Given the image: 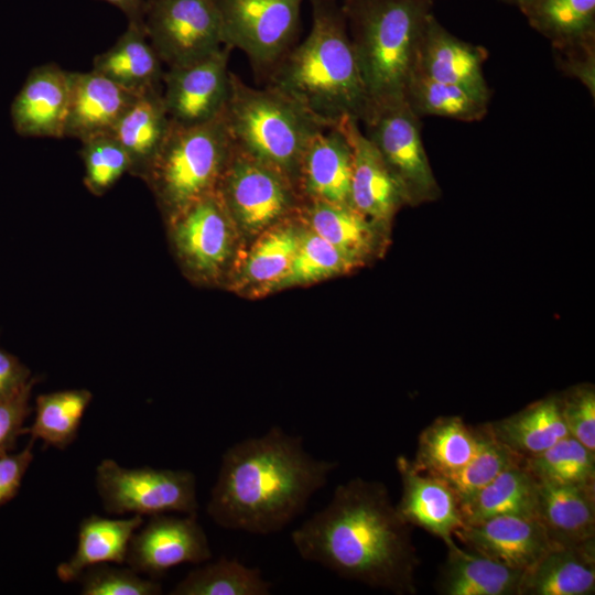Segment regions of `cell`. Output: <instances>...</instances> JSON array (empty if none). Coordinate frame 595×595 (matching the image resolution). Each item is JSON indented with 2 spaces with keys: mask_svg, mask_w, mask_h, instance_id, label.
<instances>
[{
  "mask_svg": "<svg viewBox=\"0 0 595 595\" xmlns=\"http://www.w3.org/2000/svg\"><path fill=\"white\" fill-rule=\"evenodd\" d=\"M118 8L128 18V21H142L145 0H100Z\"/></svg>",
  "mask_w": 595,
  "mask_h": 595,
  "instance_id": "cell-47",
  "label": "cell"
},
{
  "mask_svg": "<svg viewBox=\"0 0 595 595\" xmlns=\"http://www.w3.org/2000/svg\"><path fill=\"white\" fill-rule=\"evenodd\" d=\"M404 99L419 118L437 116L466 122L483 119L489 104L463 87L414 71L409 76Z\"/></svg>",
  "mask_w": 595,
  "mask_h": 595,
  "instance_id": "cell-33",
  "label": "cell"
},
{
  "mask_svg": "<svg viewBox=\"0 0 595 595\" xmlns=\"http://www.w3.org/2000/svg\"><path fill=\"white\" fill-rule=\"evenodd\" d=\"M309 229L335 246L358 266L380 252L388 227L351 206L310 201L304 207Z\"/></svg>",
  "mask_w": 595,
  "mask_h": 595,
  "instance_id": "cell-28",
  "label": "cell"
},
{
  "mask_svg": "<svg viewBox=\"0 0 595 595\" xmlns=\"http://www.w3.org/2000/svg\"><path fill=\"white\" fill-rule=\"evenodd\" d=\"M436 591L442 595H518L522 570L510 567L487 556L466 552L454 540L445 542Z\"/></svg>",
  "mask_w": 595,
  "mask_h": 595,
  "instance_id": "cell-26",
  "label": "cell"
},
{
  "mask_svg": "<svg viewBox=\"0 0 595 595\" xmlns=\"http://www.w3.org/2000/svg\"><path fill=\"white\" fill-rule=\"evenodd\" d=\"M272 583L258 567L237 558H219L188 572L170 592L172 595H270Z\"/></svg>",
  "mask_w": 595,
  "mask_h": 595,
  "instance_id": "cell-35",
  "label": "cell"
},
{
  "mask_svg": "<svg viewBox=\"0 0 595 595\" xmlns=\"http://www.w3.org/2000/svg\"><path fill=\"white\" fill-rule=\"evenodd\" d=\"M224 113L203 125L172 122L169 136L143 181L166 219L214 194L232 154Z\"/></svg>",
  "mask_w": 595,
  "mask_h": 595,
  "instance_id": "cell-6",
  "label": "cell"
},
{
  "mask_svg": "<svg viewBox=\"0 0 595 595\" xmlns=\"http://www.w3.org/2000/svg\"><path fill=\"white\" fill-rule=\"evenodd\" d=\"M104 75L90 71L71 72V96L64 137L84 141L110 133L137 98Z\"/></svg>",
  "mask_w": 595,
  "mask_h": 595,
  "instance_id": "cell-20",
  "label": "cell"
},
{
  "mask_svg": "<svg viewBox=\"0 0 595 595\" xmlns=\"http://www.w3.org/2000/svg\"><path fill=\"white\" fill-rule=\"evenodd\" d=\"M561 72L580 80L595 96V40L553 48Z\"/></svg>",
  "mask_w": 595,
  "mask_h": 595,
  "instance_id": "cell-44",
  "label": "cell"
},
{
  "mask_svg": "<svg viewBox=\"0 0 595 595\" xmlns=\"http://www.w3.org/2000/svg\"><path fill=\"white\" fill-rule=\"evenodd\" d=\"M71 96V72L57 64L34 67L11 105L15 132L22 137L63 138Z\"/></svg>",
  "mask_w": 595,
  "mask_h": 595,
  "instance_id": "cell-18",
  "label": "cell"
},
{
  "mask_svg": "<svg viewBox=\"0 0 595 595\" xmlns=\"http://www.w3.org/2000/svg\"><path fill=\"white\" fill-rule=\"evenodd\" d=\"M483 436L484 424L469 425L457 415L439 416L421 431L412 463L445 480L470 462Z\"/></svg>",
  "mask_w": 595,
  "mask_h": 595,
  "instance_id": "cell-27",
  "label": "cell"
},
{
  "mask_svg": "<svg viewBox=\"0 0 595 595\" xmlns=\"http://www.w3.org/2000/svg\"><path fill=\"white\" fill-rule=\"evenodd\" d=\"M37 381V377H32L19 393L0 401V456L14 450L18 437L26 433L23 424L32 412L30 398Z\"/></svg>",
  "mask_w": 595,
  "mask_h": 595,
  "instance_id": "cell-43",
  "label": "cell"
},
{
  "mask_svg": "<svg viewBox=\"0 0 595 595\" xmlns=\"http://www.w3.org/2000/svg\"><path fill=\"white\" fill-rule=\"evenodd\" d=\"M454 536L470 552L522 571L532 566L553 547L544 528L534 517H491L465 523Z\"/></svg>",
  "mask_w": 595,
  "mask_h": 595,
  "instance_id": "cell-17",
  "label": "cell"
},
{
  "mask_svg": "<svg viewBox=\"0 0 595 595\" xmlns=\"http://www.w3.org/2000/svg\"><path fill=\"white\" fill-rule=\"evenodd\" d=\"M79 154L84 163V184L93 195H104L126 173L130 174V158L111 132L82 141Z\"/></svg>",
  "mask_w": 595,
  "mask_h": 595,
  "instance_id": "cell-39",
  "label": "cell"
},
{
  "mask_svg": "<svg viewBox=\"0 0 595 595\" xmlns=\"http://www.w3.org/2000/svg\"><path fill=\"white\" fill-rule=\"evenodd\" d=\"M171 127L162 88L150 89L137 96L111 131L130 158L131 175L142 180L145 177Z\"/></svg>",
  "mask_w": 595,
  "mask_h": 595,
  "instance_id": "cell-24",
  "label": "cell"
},
{
  "mask_svg": "<svg viewBox=\"0 0 595 595\" xmlns=\"http://www.w3.org/2000/svg\"><path fill=\"white\" fill-rule=\"evenodd\" d=\"M351 148L350 205L368 219L389 227L396 213L408 205L405 194L360 122H342Z\"/></svg>",
  "mask_w": 595,
  "mask_h": 595,
  "instance_id": "cell-16",
  "label": "cell"
},
{
  "mask_svg": "<svg viewBox=\"0 0 595 595\" xmlns=\"http://www.w3.org/2000/svg\"><path fill=\"white\" fill-rule=\"evenodd\" d=\"M537 486L522 462L507 467L461 504L464 524L506 515L536 518Z\"/></svg>",
  "mask_w": 595,
  "mask_h": 595,
  "instance_id": "cell-31",
  "label": "cell"
},
{
  "mask_svg": "<svg viewBox=\"0 0 595 595\" xmlns=\"http://www.w3.org/2000/svg\"><path fill=\"white\" fill-rule=\"evenodd\" d=\"M33 443L31 440L23 451L0 456V507L17 495L33 459Z\"/></svg>",
  "mask_w": 595,
  "mask_h": 595,
  "instance_id": "cell-45",
  "label": "cell"
},
{
  "mask_svg": "<svg viewBox=\"0 0 595 595\" xmlns=\"http://www.w3.org/2000/svg\"><path fill=\"white\" fill-rule=\"evenodd\" d=\"M520 10L553 48L595 40V0H530Z\"/></svg>",
  "mask_w": 595,
  "mask_h": 595,
  "instance_id": "cell-32",
  "label": "cell"
},
{
  "mask_svg": "<svg viewBox=\"0 0 595 595\" xmlns=\"http://www.w3.org/2000/svg\"><path fill=\"white\" fill-rule=\"evenodd\" d=\"M595 592V541L553 545L523 572L518 595H591Z\"/></svg>",
  "mask_w": 595,
  "mask_h": 595,
  "instance_id": "cell-23",
  "label": "cell"
},
{
  "mask_svg": "<svg viewBox=\"0 0 595 595\" xmlns=\"http://www.w3.org/2000/svg\"><path fill=\"white\" fill-rule=\"evenodd\" d=\"M487 57L485 47L455 36L430 13L416 46L412 71L463 87L489 102L491 90L483 72Z\"/></svg>",
  "mask_w": 595,
  "mask_h": 595,
  "instance_id": "cell-15",
  "label": "cell"
},
{
  "mask_svg": "<svg viewBox=\"0 0 595 595\" xmlns=\"http://www.w3.org/2000/svg\"><path fill=\"white\" fill-rule=\"evenodd\" d=\"M143 524V516L109 519L97 515L84 518L78 527V541L69 560L56 567L57 577L68 583L76 581L88 567L101 563H126L132 534Z\"/></svg>",
  "mask_w": 595,
  "mask_h": 595,
  "instance_id": "cell-29",
  "label": "cell"
},
{
  "mask_svg": "<svg viewBox=\"0 0 595 595\" xmlns=\"http://www.w3.org/2000/svg\"><path fill=\"white\" fill-rule=\"evenodd\" d=\"M299 232L292 225L268 228L248 255L246 280L262 289H278L298 251Z\"/></svg>",
  "mask_w": 595,
  "mask_h": 595,
  "instance_id": "cell-37",
  "label": "cell"
},
{
  "mask_svg": "<svg viewBox=\"0 0 595 595\" xmlns=\"http://www.w3.org/2000/svg\"><path fill=\"white\" fill-rule=\"evenodd\" d=\"M483 424L484 436L475 456L457 474L445 479L461 504L485 487L504 469L523 461L497 441L488 422Z\"/></svg>",
  "mask_w": 595,
  "mask_h": 595,
  "instance_id": "cell-40",
  "label": "cell"
},
{
  "mask_svg": "<svg viewBox=\"0 0 595 595\" xmlns=\"http://www.w3.org/2000/svg\"><path fill=\"white\" fill-rule=\"evenodd\" d=\"M162 65L148 40L142 21H128L126 31L116 43L95 56L91 69L139 95L162 88Z\"/></svg>",
  "mask_w": 595,
  "mask_h": 595,
  "instance_id": "cell-25",
  "label": "cell"
},
{
  "mask_svg": "<svg viewBox=\"0 0 595 595\" xmlns=\"http://www.w3.org/2000/svg\"><path fill=\"white\" fill-rule=\"evenodd\" d=\"M294 188L285 175L234 145L215 193L232 220L249 232H259L293 209Z\"/></svg>",
  "mask_w": 595,
  "mask_h": 595,
  "instance_id": "cell-11",
  "label": "cell"
},
{
  "mask_svg": "<svg viewBox=\"0 0 595 595\" xmlns=\"http://www.w3.org/2000/svg\"><path fill=\"white\" fill-rule=\"evenodd\" d=\"M224 116L235 148L275 169L294 186L305 150L328 128L285 94L268 85L248 86L232 72Z\"/></svg>",
  "mask_w": 595,
  "mask_h": 595,
  "instance_id": "cell-5",
  "label": "cell"
},
{
  "mask_svg": "<svg viewBox=\"0 0 595 595\" xmlns=\"http://www.w3.org/2000/svg\"><path fill=\"white\" fill-rule=\"evenodd\" d=\"M96 487L109 513H197L196 477L187 469L127 468L110 458L96 468Z\"/></svg>",
  "mask_w": 595,
  "mask_h": 595,
  "instance_id": "cell-9",
  "label": "cell"
},
{
  "mask_svg": "<svg viewBox=\"0 0 595 595\" xmlns=\"http://www.w3.org/2000/svg\"><path fill=\"white\" fill-rule=\"evenodd\" d=\"M337 466L312 456L301 436L274 425L224 452L206 512L225 529L262 536L281 531Z\"/></svg>",
  "mask_w": 595,
  "mask_h": 595,
  "instance_id": "cell-2",
  "label": "cell"
},
{
  "mask_svg": "<svg viewBox=\"0 0 595 595\" xmlns=\"http://www.w3.org/2000/svg\"><path fill=\"white\" fill-rule=\"evenodd\" d=\"M212 558V550L197 513L172 517L150 516L143 528L131 537L126 563L150 578L163 576L183 563L199 564Z\"/></svg>",
  "mask_w": 595,
  "mask_h": 595,
  "instance_id": "cell-14",
  "label": "cell"
},
{
  "mask_svg": "<svg viewBox=\"0 0 595 595\" xmlns=\"http://www.w3.org/2000/svg\"><path fill=\"white\" fill-rule=\"evenodd\" d=\"M509 4H512V6H516L518 7L519 9L524 6L526 3H528L530 0H502Z\"/></svg>",
  "mask_w": 595,
  "mask_h": 595,
  "instance_id": "cell-48",
  "label": "cell"
},
{
  "mask_svg": "<svg viewBox=\"0 0 595 595\" xmlns=\"http://www.w3.org/2000/svg\"><path fill=\"white\" fill-rule=\"evenodd\" d=\"M167 221L173 249L187 274L202 282L215 280L231 253L234 225L216 193Z\"/></svg>",
  "mask_w": 595,
  "mask_h": 595,
  "instance_id": "cell-12",
  "label": "cell"
},
{
  "mask_svg": "<svg viewBox=\"0 0 595 595\" xmlns=\"http://www.w3.org/2000/svg\"><path fill=\"white\" fill-rule=\"evenodd\" d=\"M537 483L536 518L552 544L595 541V486Z\"/></svg>",
  "mask_w": 595,
  "mask_h": 595,
  "instance_id": "cell-22",
  "label": "cell"
},
{
  "mask_svg": "<svg viewBox=\"0 0 595 595\" xmlns=\"http://www.w3.org/2000/svg\"><path fill=\"white\" fill-rule=\"evenodd\" d=\"M93 399L87 389H68L39 394L33 424L26 428L31 440H42L44 447L66 448L78 434L85 411Z\"/></svg>",
  "mask_w": 595,
  "mask_h": 595,
  "instance_id": "cell-34",
  "label": "cell"
},
{
  "mask_svg": "<svg viewBox=\"0 0 595 595\" xmlns=\"http://www.w3.org/2000/svg\"><path fill=\"white\" fill-rule=\"evenodd\" d=\"M31 378V370L17 356L0 348V401L19 393Z\"/></svg>",
  "mask_w": 595,
  "mask_h": 595,
  "instance_id": "cell-46",
  "label": "cell"
},
{
  "mask_svg": "<svg viewBox=\"0 0 595 595\" xmlns=\"http://www.w3.org/2000/svg\"><path fill=\"white\" fill-rule=\"evenodd\" d=\"M410 524L387 486L355 477L291 533L299 555L339 577L398 595L416 593L419 565Z\"/></svg>",
  "mask_w": 595,
  "mask_h": 595,
  "instance_id": "cell-1",
  "label": "cell"
},
{
  "mask_svg": "<svg viewBox=\"0 0 595 595\" xmlns=\"http://www.w3.org/2000/svg\"><path fill=\"white\" fill-rule=\"evenodd\" d=\"M351 148L340 126L321 131L305 150L296 180L310 201L350 205Z\"/></svg>",
  "mask_w": 595,
  "mask_h": 595,
  "instance_id": "cell-21",
  "label": "cell"
},
{
  "mask_svg": "<svg viewBox=\"0 0 595 595\" xmlns=\"http://www.w3.org/2000/svg\"><path fill=\"white\" fill-rule=\"evenodd\" d=\"M488 424L497 441L522 459L540 454L569 435L556 394Z\"/></svg>",
  "mask_w": 595,
  "mask_h": 595,
  "instance_id": "cell-30",
  "label": "cell"
},
{
  "mask_svg": "<svg viewBox=\"0 0 595 595\" xmlns=\"http://www.w3.org/2000/svg\"><path fill=\"white\" fill-rule=\"evenodd\" d=\"M312 26L268 76L325 127L359 122L371 101L349 36L340 0H310Z\"/></svg>",
  "mask_w": 595,
  "mask_h": 595,
  "instance_id": "cell-3",
  "label": "cell"
},
{
  "mask_svg": "<svg viewBox=\"0 0 595 595\" xmlns=\"http://www.w3.org/2000/svg\"><path fill=\"white\" fill-rule=\"evenodd\" d=\"M556 396L569 435L595 452L594 386L592 383L576 385Z\"/></svg>",
  "mask_w": 595,
  "mask_h": 595,
  "instance_id": "cell-42",
  "label": "cell"
},
{
  "mask_svg": "<svg viewBox=\"0 0 595 595\" xmlns=\"http://www.w3.org/2000/svg\"><path fill=\"white\" fill-rule=\"evenodd\" d=\"M230 50L223 46L201 60L164 71L162 97L174 125H203L224 113L230 96Z\"/></svg>",
  "mask_w": 595,
  "mask_h": 595,
  "instance_id": "cell-13",
  "label": "cell"
},
{
  "mask_svg": "<svg viewBox=\"0 0 595 595\" xmlns=\"http://www.w3.org/2000/svg\"><path fill=\"white\" fill-rule=\"evenodd\" d=\"M402 493L398 512L410 526L421 528L443 542L453 539L464 524L461 502L454 490L442 478L414 466L403 455L396 458Z\"/></svg>",
  "mask_w": 595,
  "mask_h": 595,
  "instance_id": "cell-19",
  "label": "cell"
},
{
  "mask_svg": "<svg viewBox=\"0 0 595 595\" xmlns=\"http://www.w3.org/2000/svg\"><path fill=\"white\" fill-rule=\"evenodd\" d=\"M142 24L167 67L195 62L225 46L216 0H145Z\"/></svg>",
  "mask_w": 595,
  "mask_h": 595,
  "instance_id": "cell-10",
  "label": "cell"
},
{
  "mask_svg": "<svg viewBox=\"0 0 595 595\" xmlns=\"http://www.w3.org/2000/svg\"><path fill=\"white\" fill-rule=\"evenodd\" d=\"M522 465L538 480L595 486V452L571 435L524 458Z\"/></svg>",
  "mask_w": 595,
  "mask_h": 595,
  "instance_id": "cell-36",
  "label": "cell"
},
{
  "mask_svg": "<svg viewBox=\"0 0 595 595\" xmlns=\"http://www.w3.org/2000/svg\"><path fill=\"white\" fill-rule=\"evenodd\" d=\"M223 42L244 52L258 76L268 78L295 45L303 0H216Z\"/></svg>",
  "mask_w": 595,
  "mask_h": 595,
  "instance_id": "cell-8",
  "label": "cell"
},
{
  "mask_svg": "<svg viewBox=\"0 0 595 595\" xmlns=\"http://www.w3.org/2000/svg\"><path fill=\"white\" fill-rule=\"evenodd\" d=\"M83 595H159L162 586L153 578H143L131 567L108 563L86 569L76 580Z\"/></svg>",
  "mask_w": 595,
  "mask_h": 595,
  "instance_id": "cell-41",
  "label": "cell"
},
{
  "mask_svg": "<svg viewBox=\"0 0 595 595\" xmlns=\"http://www.w3.org/2000/svg\"><path fill=\"white\" fill-rule=\"evenodd\" d=\"M435 0H340L371 104L404 99Z\"/></svg>",
  "mask_w": 595,
  "mask_h": 595,
  "instance_id": "cell-4",
  "label": "cell"
},
{
  "mask_svg": "<svg viewBox=\"0 0 595 595\" xmlns=\"http://www.w3.org/2000/svg\"><path fill=\"white\" fill-rule=\"evenodd\" d=\"M420 119L405 99H397L371 104L360 122L411 206L434 202L442 194L423 145Z\"/></svg>",
  "mask_w": 595,
  "mask_h": 595,
  "instance_id": "cell-7",
  "label": "cell"
},
{
  "mask_svg": "<svg viewBox=\"0 0 595 595\" xmlns=\"http://www.w3.org/2000/svg\"><path fill=\"white\" fill-rule=\"evenodd\" d=\"M300 234L292 266L278 289L315 282L358 267L353 259L311 229L300 231Z\"/></svg>",
  "mask_w": 595,
  "mask_h": 595,
  "instance_id": "cell-38",
  "label": "cell"
}]
</instances>
